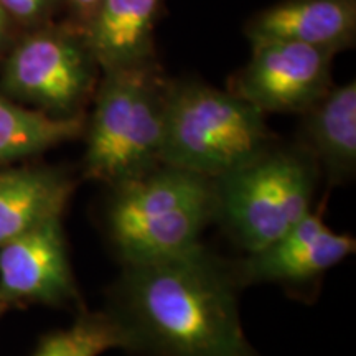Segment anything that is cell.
I'll return each mask as SVG.
<instances>
[{"mask_svg":"<svg viewBox=\"0 0 356 356\" xmlns=\"http://www.w3.org/2000/svg\"><path fill=\"white\" fill-rule=\"evenodd\" d=\"M251 43L286 40L332 53L353 47L356 0H282L246 24Z\"/></svg>","mask_w":356,"mask_h":356,"instance_id":"obj_10","label":"cell"},{"mask_svg":"<svg viewBox=\"0 0 356 356\" xmlns=\"http://www.w3.org/2000/svg\"><path fill=\"white\" fill-rule=\"evenodd\" d=\"M76 299L60 218L0 244V300L66 304Z\"/></svg>","mask_w":356,"mask_h":356,"instance_id":"obj_8","label":"cell"},{"mask_svg":"<svg viewBox=\"0 0 356 356\" xmlns=\"http://www.w3.org/2000/svg\"><path fill=\"white\" fill-rule=\"evenodd\" d=\"M0 307H2V300H0Z\"/></svg>","mask_w":356,"mask_h":356,"instance_id":"obj_19","label":"cell"},{"mask_svg":"<svg viewBox=\"0 0 356 356\" xmlns=\"http://www.w3.org/2000/svg\"><path fill=\"white\" fill-rule=\"evenodd\" d=\"M318 177L317 163L300 145H270L213 178V220L221 221L246 254L259 251L312 213Z\"/></svg>","mask_w":356,"mask_h":356,"instance_id":"obj_5","label":"cell"},{"mask_svg":"<svg viewBox=\"0 0 356 356\" xmlns=\"http://www.w3.org/2000/svg\"><path fill=\"white\" fill-rule=\"evenodd\" d=\"M266 114L210 84H167L160 163L213 180L274 145Z\"/></svg>","mask_w":356,"mask_h":356,"instance_id":"obj_3","label":"cell"},{"mask_svg":"<svg viewBox=\"0 0 356 356\" xmlns=\"http://www.w3.org/2000/svg\"><path fill=\"white\" fill-rule=\"evenodd\" d=\"M74 185L50 168H12L0 173V244L42 222L60 218Z\"/></svg>","mask_w":356,"mask_h":356,"instance_id":"obj_13","label":"cell"},{"mask_svg":"<svg viewBox=\"0 0 356 356\" xmlns=\"http://www.w3.org/2000/svg\"><path fill=\"white\" fill-rule=\"evenodd\" d=\"M99 76L83 33L38 32L15 47L3 68L8 95L56 118L79 115Z\"/></svg>","mask_w":356,"mask_h":356,"instance_id":"obj_6","label":"cell"},{"mask_svg":"<svg viewBox=\"0 0 356 356\" xmlns=\"http://www.w3.org/2000/svg\"><path fill=\"white\" fill-rule=\"evenodd\" d=\"M333 56L286 40L256 42L229 91L262 114H304L330 91Z\"/></svg>","mask_w":356,"mask_h":356,"instance_id":"obj_7","label":"cell"},{"mask_svg":"<svg viewBox=\"0 0 356 356\" xmlns=\"http://www.w3.org/2000/svg\"><path fill=\"white\" fill-rule=\"evenodd\" d=\"M102 0H70L71 7L74 8L76 15L81 19L84 25L88 24V20L91 19L92 13L96 12V8L101 6Z\"/></svg>","mask_w":356,"mask_h":356,"instance_id":"obj_17","label":"cell"},{"mask_svg":"<svg viewBox=\"0 0 356 356\" xmlns=\"http://www.w3.org/2000/svg\"><path fill=\"white\" fill-rule=\"evenodd\" d=\"M353 236L335 233L317 213L259 251L249 252L236 264L239 286L246 284H302L318 279L355 252Z\"/></svg>","mask_w":356,"mask_h":356,"instance_id":"obj_9","label":"cell"},{"mask_svg":"<svg viewBox=\"0 0 356 356\" xmlns=\"http://www.w3.org/2000/svg\"><path fill=\"white\" fill-rule=\"evenodd\" d=\"M0 6L10 19L35 24L50 13L55 0H0Z\"/></svg>","mask_w":356,"mask_h":356,"instance_id":"obj_16","label":"cell"},{"mask_svg":"<svg viewBox=\"0 0 356 356\" xmlns=\"http://www.w3.org/2000/svg\"><path fill=\"white\" fill-rule=\"evenodd\" d=\"M101 74L86 127L84 175L113 186L162 165L167 83L155 63Z\"/></svg>","mask_w":356,"mask_h":356,"instance_id":"obj_4","label":"cell"},{"mask_svg":"<svg viewBox=\"0 0 356 356\" xmlns=\"http://www.w3.org/2000/svg\"><path fill=\"white\" fill-rule=\"evenodd\" d=\"M109 188L104 221L122 266L193 251L215 218L213 181L181 168L162 163Z\"/></svg>","mask_w":356,"mask_h":356,"instance_id":"obj_2","label":"cell"},{"mask_svg":"<svg viewBox=\"0 0 356 356\" xmlns=\"http://www.w3.org/2000/svg\"><path fill=\"white\" fill-rule=\"evenodd\" d=\"M165 0H102L83 35L101 73L154 63V32Z\"/></svg>","mask_w":356,"mask_h":356,"instance_id":"obj_11","label":"cell"},{"mask_svg":"<svg viewBox=\"0 0 356 356\" xmlns=\"http://www.w3.org/2000/svg\"><path fill=\"white\" fill-rule=\"evenodd\" d=\"M234 269L198 246L122 266L104 310L131 356H261L244 333Z\"/></svg>","mask_w":356,"mask_h":356,"instance_id":"obj_1","label":"cell"},{"mask_svg":"<svg viewBox=\"0 0 356 356\" xmlns=\"http://www.w3.org/2000/svg\"><path fill=\"white\" fill-rule=\"evenodd\" d=\"M84 131L83 114L56 118L26 109L0 96V160L29 157L74 139Z\"/></svg>","mask_w":356,"mask_h":356,"instance_id":"obj_14","label":"cell"},{"mask_svg":"<svg viewBox=\"0 0 356 356\" xmlns=\"http://www.w3.org/2000/svg\"><path fill=\"white\" fill-rule=\"evenodd\" d=\"M10 22H12V19L8 17V13L3 10L2 6H0V48L3 47V43H6L8 38V32H10Z\"/></svg>","mask_w":356,"mask_h":356,"instance_id":"obj_18","label":"cell"},{"mask_svg":"<svg viewBox=\"0 0 356 356\" xmlns=\"http://www.w3.org/2000/svg\"><path fill=\"white\" fill-rule=\"evenodd\" d=\"M300 147L317 163L320 175L345 184L356 172V83L332 86L305 111Z\"/></svg>","mask_w":356,"mask_h":356,"instance_id":"obj_12","label":"cell"},{"mask_svg":"<svg viewBox=\"0 0 356 356\" xmlns=\"http://www.w3.org/2000/svg\"><path fill=\"white\" fill-rule=\"evenodd\" d=\"M109 350H122L121 332L106 312H95L44 337L33 356H101Z\"/></svg>","mask_w":356,"mask_h":356,"instance_id":"obj_15","label":"cell"}]
</instances>
